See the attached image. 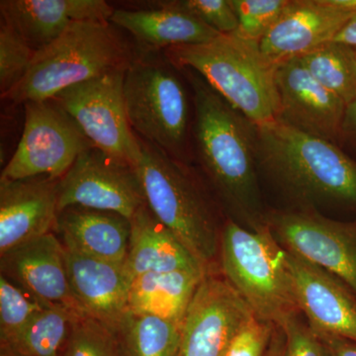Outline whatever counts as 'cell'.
I'll return each instance as SVG.
<instances>
[{"mask_svg": "<svg viewBox=\"0 0 356 356\" xmlns=\"http://www.w3.org/2000/svg\"><path fill=\"white\" fill-rule=\"evenodd\" d=\"M192 89V137L211 184L227 207L261 226V202L255 172V126L234 109L209 84L184 69Z\"/></svg>", "mask_w": 356, "mask_h": 356, "instance_id": "1", "label": "cell"}, {"mask_svg": "<svg viewBox=\"0 0 356 356\" xmlns=\"http://www.w3.org/2000/svg\"><path fill=\"white\" fill-rule=\"evenodd\" d=\"M136 56L135 44L112 23L76 21L36 51L24 79L1 98L15 105L51 99L70 86L127 70Z\"/></svg>", "mask_w": 356, "mask_h": 356, "instance_id": "2", "label": "cell"}, {"mask_svg": "<svg viewBox=\"0 0 356 356\" xmlns=\"http://www.w3.org/2000/svg\"><path fill=\"white\" fill-rule=\"evenodd\" d=\"M163 54L177 69H189L254 126L277 120L280 96L273 65L259 44L238 35H219L206 43L177 46Z\"/></svg>", "mask_w": 356, "mask_h": 356, "instance_id": "3", "label": "cell"}, {"mask_svg": "<svg viewBox=\"0 0 356 356\" xmlns=\"http://www.w3.org/2000/svg\"><path fill=\"white\" fill-rule=\"evenodd\" d=\"M139 142L140 156L135 168L147 208L211 273L220 252L212 206L186 163L140 138Z\"/></svg>", "mask_w": 356, "mask_h": 356, "instance_id": "4", "label": "cell"}, {"mask_svg": "<svg viewBox=\"0 0 356 356\" xmlns=\"http://www.w3.org/2000/svg\"><path fill=\"white\" fill-rule=\"evenodd\" d=\"M225 280L247 302L254 315L282 329L300 312L287 252L268 225L252 229L229 221L220 236Z\"/></svg>", "mask_w": 356, "mask_h": 356, "instance_id": "5", "label": "cell"}, {"mask_svg": "<svg viewBox=\"0 0 356 356\" xmlns=\"http://www.w3.org/2000/svg\"><path fill=\"white\" fill-rule=\"evenodd\" d=\"M257 154L273 177L297 195L356 203V163L332 142L282 121L255 126Z\"/></svg>", "mask_w": 356, "mask_h": 356, "instance_id": "6", "label": "cell"}, {"mask_svg": "<svg viewBox=\"0 0 356 356\" xmlns=\"http://www.w3.org/2000/svg\"><path fill=\"white\" fill-rule=\"evenodd\" d=\"M177 67L161 53H137L124 76L129 123L140 139L186 163L191 106Z\"/></svg>", "mask_w": 356, "mask_h": 356, "instance_id": "7", "label": "cell"}, {"mask_svg": "<svg viewBox=\"0 0 356 356\" xmlns=\"http://www.w3.org/2000/svg\"><path fill=\"white\" fill-rule=\"evenodd\" d=\"M22 136L0 179L47 177L60 179L93 147L72 116L54 98L28 102Z\"/></svg>", "mask_w": 356, "mask_h": 356, "instance_id": "8", "label": "cell"}, {"mask_svg": "<svg viewBox=\"0 0 356 356\" xmlns=\"http://www.w3.org/2000/svg\"><path fill=\"white\" fill-rule=\"evenodd\" d=\"M125 72L117 70L70 86L54 99L76 121L93 147L135 168L140 145L126 111Z\"/></svg>", "mask_w": 356, "mask_h": 356, "instance_id": "9", "label": "cell"}, {"mask_svg": "<svg viewBox=\"0 0 356 356\" xmlns=\"http://www.w3.org/2000/svg\"><path fill=\"white\" fill-rule=\"evenodd\" d=\"M147 205L133 165L90 147L58 182V213L70 207L112 212L130 221Z\"/></svg>", "mask_w": 356, "mask_h": 356, "instance_id": "10", "label": "cell"}, {"mask_svg": "<svg viewBox=\"0 0 356 356\" xmlns=\"http://www.w3.org/2000/svg\"><path fill=\"white\" fill-rule=\"evenodd\" d=\"M269 228L284 250L321 267L356 294V227L312 213H280Z\"/></svg>", "mask_w": 356, "mask_h": 356, "instance_id": "11", "label": "cell"}, {"mask_svg": "<svg viewBox=\"0 0 356 356\" xmlns=\"http://www.w3.org/2000/svg\"><path fill=\"white\" fill-rule=\"evenodd\" d=\"M254 315L228 281L207 274L182 321L179 356H225L236 332Z\"/></svg>", "mask_w": 356, "mask_h": 356, "instance_id": "12", "label": "cell"}, {"mask_svg": "<svg viewBox=\"0 0 356 356\" xmlns=\"http://www.w3.org/2000/svg\"><path fill=\"white\" fill-rule=\"evenodd\" d=\"M356 14L339 0H294L286 7L259 48L273 65L303 57L334 41Z\"/></svg>", "mask_w": 356, "mask_h": 356, "instance_id": "13", "label": "cell"}, {"mask_svg": "<svg viewBox=\"0 0 356 356\" xmlns=\"http://www.w3.org/2000/svg\"><path fill=\"white\" fill-rule=\"evenodd\" d=\"M275 81L277 120L332 142L343 123L346 103L318 83L299 58L277 65Z\"/></svg>", "mask_w": 356, "mask_h": 356, "instance_id": "14", "label": "cell"}, {"mask_svg": "<svg viewBox=\"0 0 356 356\" xmlns=\"http://www.w3.org/2000/svg\"><path fill=\"white\" fill-rule=\"evenodd\" d=\"M58 179H0V257L55 229Z\"/></svg>", "mask_w": 356, "mask_h": 356, "instance_id": "15", "label": "cell"}, {"mask_svg": "<svg viewBox=\"0 0 356 356\" xmlns=\"http://www.w3.org/2000/svg\"><path fill=\"white\" fill-rule=\"evenodd\" d=\"M1 275L44 306H62L84 314L70 287L64 243L54 234L1 255Z\"/></svg>", "mask_w": 356, "mask_h": 356, "instance_id": "16", "label": "cell"}, {"mask_svg": "<svg viewBox=\"0 0 356 356\" xmlns=\"http://www.w3.org/2000/svg\"><path fill=\"white\" fill-rule=\"evenodd\" d=\"M140 8H115L109 22L132 37L137 53H161L177 46L206 43L219 33L178 1L140 2Z\"/></svg>", "mask_w": 356, "mask_h": 356, "instance_id": "17", "label": "cell"}, {"mask_svg": "<svg viewBox=\"0 0 356 356\" xmlns=\"http://www.w3.org/2000/svg\"><path fill=\"white\" fill-rule=\"evenodd\" d=\"M287 252V250H286ZM300 311L312 331L356 343V300L336 276L287 252Z\"/></svg>", "mask_w": 356, "mask_h": 356, "instance_id": "18", "label": "cell"}, {"mask_svg": "<svg viewBox=\"0 0 356 356\" xmlns=\"http://www.w3.org/2000/svg\"><path fill=\"white\" fill-rule=\"evenodd\" d=\"M70 287L79 308L116 334L129 313L132 280L124 264L77 254L65 248Z\"/></svg>", "mask_w": 356, "mask_h": 356, "instance_id": "19", "label": "cell"}, {"mask_svg": "<svg viewBox=\"0 0 356 356\" xmlns=\"http://www.w3.org/2000/svg\"><path fill=\"white\" fill-rule=\"evenodd\" d=\"M115 7L103 0H1L2 22L35 51L58 39L76 21L109 22Z\"/></svg>", "mask_w": 356, "mask_h": 356, "instance_id": "20", "label": "cell"}, {"mask_svg": "<svg viewBox=\"0 0 356 356\" xmlns=\"http://www.w3.org/2000/svg\"><path fill=\"white\" fill-rule=\"evenodd\" d=\"M55 229L65 248L115 264H125L130 243L131 222L112 212L70 207L58 213Z\"/></svg>", "mask_w": 356, "mask_h": 356, "instance_id": "21", "label": "cell"}, {"mask_svg": "<svg viewBox=\"0 0 356 356\" xmlns=\"http://www.w3.org/2000/svg\"><path fill=\"white\" fill-rule=\"evenodd\" d=\"M130 222V243L124 266L132 281L147 273H208L177 236L154 216L147 205L137 211Z\"/></svg>", "mask_w": 356, "mask_h": 356, "instance_id": "22", "label": "cell"}, {"mask_svg": "<svg viewBox=\"0 0 356 356\" xmlns=\"http://www.w3.org/2000/svg\"><path fill=\"white\" fill-rule=\"evenodd\" d=\"M207 274L203 271H173L138 276L132 281L129 293V313L154 316L181 325L199 285Z\"/></svg>", "mask_w": 356, "mask_h": 356, "instance_id": "23", "label": "cell"}, {"mask_svg": "<svg viewBox=\"0 0 356 356\" xmlns=\"http://www.w3.org/2000/svg\"><path fill=\"white\" fill-rule=\"evenodd\" d=\"M122 356H179L181 325L128 313L116 331Z\"/></svg>", "mask_w": 356, "mask_h": 356, "instance_id": "24", "label": "cell"}, {"mask_svg": "<svg viewBox=\"0 0 356 356\" xmlns=\"http://www.w3.org/2000/svg\"><path fill=\"white\" fill-rule=\"evenodd\" d=\"M76 311L62 306H46L21 332L1 348V353L16 356H64Z\"/></svg>", "mask_w": 356, "mask_h": 356, "instance_id": "25", "label": "cell"}, {"mask_svg": "<svg viewBox=\"0 0 356 356\" xmlns=\"http://www.w3.org/2000/svg\"><path fill=\"white\" fill-rule=\"evenodd\" d=\"M318 83L346 105L356 97V49L339 42L330 43L300 57Z\"/></svg>", "mask_w": 356, "mask_h": 356, "instance_id": "26", "label": "cell"}, {"mask_svg": "<svg viewBox=\"0 0 356 356\" xmlns=\"http://www.w3.org/2000/svg\"><path fill=\"white\" fill-rule=\"evenodd\" d=\"M46 307L25 290L0 276V344L13 343L35 316Z\"/></svg>", "mask_w": 356, "mask_h": 356, "instance_id": "27", "label": "cell"}, {"mask_svg": "<svg viewBox=\"0 0 356 356\" xmlns=\"http://www.w3.org/2000/svg\"><path fill=\"white\" fill-rule=\"evenodd\" d=\"M64 356H122L116 334L100 321L77 314Z\"/></svg>", "mask_w": 356, "mask_h": 356, "instance_id": "28", "label": "cell"}, {"mask_svg": "<svg viewBox=\"0 0 356 356\" xmlns=\"http://www.w3.org/2000/svg\"><path fill=\"white\" fill-rule=\"evenodd\" d=\"M36 51L10 26L0 21V95L24 79Z\"/></svg>", "mask_w": 356, "mask_h": 356, "instance_id": "29", "label": "cell"}, {"mask_svg": "<svg viewBox=\"0 0 356 356\" xmlns=\"http://www.w3.org/2000/svg\"><path fill=\"white\" fill-rule=\"evenodd\" d=\"M289 0H231L238 21L235 33L259 43L280 17Z\"/></svg>", "mask_w": 356, "mask_h": 356, "instance_id": "30", "label": "cell"}, {"mask_svg": "<svg viewBox=\"0 0 356 356\" xmlns=\"http://www.w3.org/2000/svg\"><path fill=\"white\" fill-rule=\"evenodd\" d=\"M178 3L219 34L238 31V17L231 0H181Z\"/></svg>", "mask_w": 356, "mask_h": 356, "instance_id": "31", "label": "cell"}, {"mask_svg": "<svg viewBox=\"0 0 356 356\" xmlns=\"http://www.w3.org/2000/svg\"><path fill=\"white\" fill-rule=\"evenodd\" d=\"M269 337V324L254 315L236 332L225 356H264Z\"/></svg>", "mask_w": 356, "mask_h": 356, "instance_id": "32", "label": "cell"}, {"mask_svg": "<svg viewBox=\"0 0 356 356\" xmlns=\"http://www.w3.org/2000/svg\"><path fill=\"white\" fill-rule=\"evenodd\" d=\"M282 330L285 334L283 356H330L322 339L297 318L289 321Z\"/></svg>", "mask_w": 356, "mask_h": 356, "instance_id": "33", "label": "cell"}, {"mask_svg": "<svg viewBox=\"0 0 356 356\" xmlns=\"http://www.w3.org/2000/svg\"><path fill=\"white\" fill-rule=\"evenodd\" d=\"M317 336L325 343L330 356H356L355 341L344 337L329 336V334H317Z\"/></svg>", "mask_w": 356, "mask_h": 356, "instance_id": "34", "label": "cell"}, {"mask_svg": "<svg viewBox=\"0 0 356 356\" xmlns=\"http://www.w3.org/2000/svg\"><path fill=\"white\" fill-rule=\"evenodd\" d=\"M334 41L348 44V46L356 49V14L337 35Z\"/></svg>", "mask_w": 356, "mask_h": 356, "instance_id": "35", "label": "cell"}, {"mask_svg": "<svg viewBox=\"0 0 356 356\" xmlns=\"http://www.w3.org/2000/svg\"><path fill=\"white\" fill-rule=\"evenodd\" d=\"M343 123L356 131V97L346 105V113H344Z\"/></svg>", "mask_w": 356, "mask_h": 356, "instance_id": "36", "label": "cell"}, {"mask_svg": "<svg viewBox=\"0 0 356 356\" xmlns=\"http://www.w3.org/2000/svg\"><path fill=\"white\" fill-rule=\"evenodd\" d=\"M283 348H284V346L283 348L275 346V348L270 350L268 356H283Z\"/></svg>", "mask_w": 356, "mask_h": 356, "instance_id": "37", "label": "cell"}, {"mask_svg": "<svg viewBox=\"0 0 356 356\" xmlns=\"http://www.w3.org/2000/svg\"><path fill=\"white\" fill-rule=\"evenodd\" d=\"M0 356H16V355H8V353H1V355H0Z\"/></svg>", "mask_w": 356, "mask_h": 356, "instance_id": "38", "label": "cell"}]
</instances>
